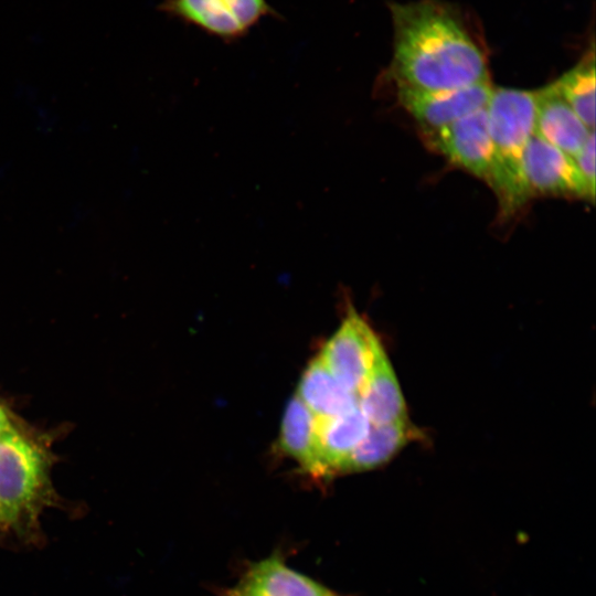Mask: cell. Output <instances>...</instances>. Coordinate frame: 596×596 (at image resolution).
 Returning <instances> with one entry per match:
<instances>
[{"instance_id":"obj_1","label":"cell","mask_w":596,"mask_h":596,"mask_svg":"<svg viewBox=\"0 0 596 596\" xmlns=\"http://www.w3.org/2000/svg\"><path fill=\"white\" fill-rule=\"evenodd\" d=\"M396 85L440 91L490 82L487 56L464 15L439 0L391 3Z\"/></svg>"},{"instance_id":"obj_2","label":"cell","mask_w":596,"mask_h":596,"mask_svg":"<svg viewBox=\"0 0 596 596\" xmlns=\"http://www.w3.org/2000/svg\"><path fill=\"white\" fill-rule=\"evenodd\" d=\"M50 458L40 441L13 425L0 435V525L21 539L39 536L53 500Z\"/></svg>"},{"instance_id":"obj_3","label":"cell","mask_w":596,"mask_h":596,"mask_svg":"<svg viewBox=\"0 0 596 596\" xmlns=\"http://www.w3.org/2000/svg\"><path fill=\"white\" fill-rule=\"evenodd\" d=\"M536 91L493 87L486 105L493 149L490 187L501 214L511 216L532 195L523 173L526 145L534 134Z\"/></svg>"},{"instance_id":"obj_4","label":"cell","mask_w":596,"mask_h":596,"mask_svg":"<svg viewBox=\"0 0 596 596\" xmlns=\"http://www.w3.org/2000/svg\"><path fill=\"white\" fill-rule=\"evenodd\" d=\"M159 10L225 43L245 38L264 18H279L267 0H163Z\"/></svg>"},{"instance_id":"obj_5","label":"cell","mask_w":596,"mask_h":596,"mask_svg":"<svg viewBox=\"0 0 596 596\" xmlns=\"http://www.w3.org/2000/svg\"><path fill=\"white\" fill-rule=\"evenodd\" d=\"M382 349L369 324L352 310L319 358L330 373L358 396Z\"/></svg>"},{"instance_id":"obj_6","label":"cell","mask_w":596,"mask_h":596,"mask_svg":"<svg viewBox=\"0 0 596 596\" xmlns=\"http://www.w3.org/2000/svg\"><path fill=\"white\" fill-rule=\"evenodd\" d=\"M426 134L430 146L448 161L490 185L493 149L486 107Z\"/></svg>"},{"instance_id":"obj_7","label":"cell","mask_w":596,"mask_h":596,"mask_svg":"<svg viewBox=\"0 0 596 596\" xmlns=\"http://www.w3.org/2000/svg\"><path fill=\"white\" fill-rule=\"evenodd\" d=\"M402 107L426 130H435L486 107L493 86L490 82L471 86L426 91L396 85Z\"/></svg>"},{"instance_id":"obj_8","label":"cell","mask_w":596,"mask_h":596,"mask_svg":"<svg viewBox=\"0 0 596 596\" xmlns=\"http://www.w3.org/2000/svg\"><path fill=\"white\" fill-rule=\"evenodd\" d=\"M523 173L531 194L595 198L574 158L535 134L525 148Z\"/></svg>"},{"instance_id":"obj_9","label":"cell","mask_w":596,"mask_h":596,"mask_svg":"<svg viewBox=\"0 0 596 596\" xmlns=\"http://www.w3.org/2000/svg\"><path fill=\"white\" fill-rule=\"evenodd\" d=\"M593 131L552 83L536 91L535 135L574 158Z\"/></svg>"},{"instance_id":"obj_10","label":"cell","mask_w":596,"mask_h":596,"mask_svg":"<svg viewBox=\"0 0 596 596\" xmlns=\"http://www.w3.org/2000/svg\"><path fill=\"white\" fill-rule=\"evenodd\" d=\"M369 428L370 422L359 406L339 416L316 418L319 477L338 473L341 462Z\"/></svg>"},{"instance_id":"obj_11","label":"cell","mask_w":596,"mask_h":596,"mask_svg":"<svg viewBox=\"0 0 596 596\" xmlns=\"http://www.w3.org/2000/svg\"><path fill=\"white\" fill-rule=\"evenodd\" d=\"M235 588L244 596H336L278 557L254 564Z\"/></svg>"},{"instance_id":"obj_12","label":"cell","mask_w":596,"mask_h":596,"mask_svg":"<svg viewBox=\"0 0 596 596\" xmlns=\"http://www.w3.org/2000/svg\"><path fill=\"white\" fill-rule=\"evenodd\" d=\"M358 406L373 425L407 418L405 401L384 349L380 351L369 379L358 395Z\"/></svg>"},{"instance_id":"obj_13","label":"cell","mask_w":596,"mask_h":596,"mask_svg":"<svg viewBox=\"0 0 596 596\" xmlns=\"http://www.w3.org/2000/svg\"><path fill=\"white\" fill-rule=\"evenodd\" d=\"M316 418H329L358 407V396L344 387L320 358L304 372L297 394Z\"/></svg>"},{"instance_id":"obj_14","label":"cell","mask_w":596,"mask_h":596,"mask_svg":"<svg viewBox=\"0 0 596 596\" xmlns=\"http://www.w3.org/2000/svg\"><path fill=\"white\" fill-rule=\"evenodd\" d=\"M408 437L407 418L387 424H370L368 434L344 458L338 473L364 471L385 464L405 446Z\"/></svg>"},{"instance_id":"obj_15","label":"cell","mask_w":596,"mask_h":596,"mask_svg":"<svg viewBox=\"0 0 596 596\" xmlns=\"http://www.w3.org/2000/svg\"><path fill=\"white\" fill-rule=\"evenodd\" d=\"M280 446L306 471L319 476L316 417L297 395L284 413Z\"/></svg>"},{"instance_id":"obj_16","label":"cell","mask_w":596,"mask_h":596,"mask_svg":"<svg viewBox=\"0 0 596 596\" xmlns=\"http://www.w3.org/2000/svg\"><path fill=\"white\" fill-rule=\"evenodd\" d=\"M553 86L583 123L595 128V54L594 43L585 55L567 72L562 74Z\"/></svg>"},{"instance_id":"obj_17","label":"cell","mask_w":596,"mask_h":596,"mask_svg":"<svg viewBox=\"0 0 596 596\" xmlns=\"http://www.w3.org/2000/svg\"><path fill=\"white\" fill-rule=\"evenodd\" d=\"M574 160L588 188L595 194V131L589 135Z\"/></svg>"},{"instance_id":"obj_18","label":"cell","mask_w":596,"mask_h":596,"mask_svg":"<svg viewBox=\"0 0 596 596\" xmlns=\"http://www.w3.org/2000/svg\"><path fill=\"white\" fill-rule=\"evenodd\" d=\"M11 422L8 416L7 411L4 409L3 405L0 403V435L6 432L9 427H11Z\"/></svg>"},{"instance_id":"obj_19","label":"cell","mask_w":596,"mask_h":596,"mask_svg":"<svg viewBox=\"0 0 596 596\" xmlns=\"http://www.w3.org/2000/svg\"><path fill=\"white\" fill-rule=\"evenodd\" d=\"M227 596H244V595L240 593L236 588H234L231 590V593Z\"/></svg>"}]
</instances>
